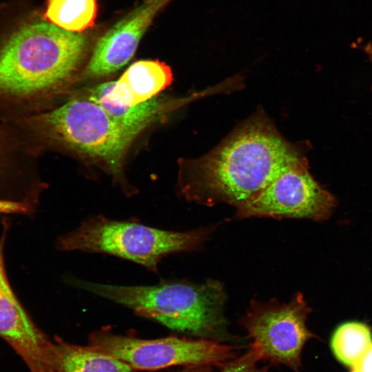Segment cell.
<instances>
[{"mask_svg": "<svg viewBox=\"0 0 372 372\" xmlns=\"http://www.w3.org/2000/svg\"><path fill=\"white\" fill-rule=\"evenodd\" d=\"M303 158L300 147L287 141L259 111L207 154L180 162V192L189 200L238 208Z\"/></svg>", "mask_w": 372, "mask_h": 372, "instance_id": "1", "label": "cell"}, {"mask_svg": "<svg viewBox=\"0 0 372 372\" xmlns=\"http://www.w3.org/2000/svg\"><path fill=\"white\" fill-rule=\"evenodd\" d=\"M87 45L83 34L48 21L14 29L0 44V118L27 116L55 94L78 69Z\"/></svg>", "mask_w": 372, "mask_h": 372, "instance_id": "2", "label": "cell"}, {"mask_svg": "<svg viewBox=\"0 0 372 372\" xmlns=\"http://www.w3.org/2000/svg\"><path fill=\"white\" fill-rule=\"evenodd\" d=\"M76 287L128 307L173 330L199 338H225V294L216 281L203 284L161 282L151 286H121L69 278Z\"/></svg>", "mask_w": 372, "mask_h": 372, "instance_id": "3", "label": "cell"}, {"mask_svg": "<svg viewBox=\"0 0 372 372\" xmlns=\"http://www.w3.org/2000/svg\"><path fill=\"white\" fill-rule=\"evenodd\" d=\"M11 123L28 149L34 145L68 149L103 163L114 174L120 172L128 149L141 133L119 124L85 97Z\"/></svg>", "mask_w": 372, "mask_h": 372, "instance_id": "4", "label": "cell"}, {"mask_svg": "<svg viewBox=\"0 0 372 372\" xmlns=\"http://www.w3.org/2000/svg\"><path fill=\"white\" fill-rule=\"evenodd\" d=\"M207 229L167 231L136 222L92 217L58 238L57 248L106 254L126 259L156 272L165 256L195 249L207 238Z\"/></svg>", "mask_w": 372, "mask_h": 372, "instance_id": "5", "label": "cell"}, {"mask_svg": "<svg viewBox=\"0 0 372 372\" xmlns=\"http://www.w3.org/2000/svg\"><path fill=\"white\" fill-rule=\"evenodd\" d=\"M89 344L124 361L135 370L198 365L220 368L239 355L237 347L216 340L176 336L142 339L105 329L92 333Z\"/></svg>", "mask_w": 372, "mask_h": 372, "instance_id": "6", "label": "cell"}, {"mask_svg": "<svg viewBox=\"0 0 372 372\" xmlns=\"http://www.w3.org/2000/svg\"><path fill=\"white\" fill-rule=\"evenodd\" d=\"M311 311L302 294L298 293L287 303L252 302L240 324L251 340L249 347L261 361L302 372L303 347L316 338L306 324Z\"/></svg>", "mask_w": 372, "mask_h": 372, "instance_id": "7", "label": "cell"}, {"mask_svg": "<svg viewBox=\"0 0 372 372\" xmlns=\"http://www.w3.org/2000/svg\"><path fill=\"white\" fill-rule=\"evenodd\" d=\"M336 201L311 176L303 158L285 168L256 198L237 208L236 216L324 220Z\"/></svg>", "mask_w": 372, "mask_h": 372, "instance_id": "8", "label": "cell"}, {"mask_svg": "<svg viewBox=\"0 0 372 372\" xmlns=\"http://www.w3.org/2000/svg\"><path fill=\"white\" fill-rule=\"evenodd\" d=\"M169 1L145 0L108 30L96 43L84 76L99 77L125 65L157 12Z\"/></svg>", "mask_w": 372, "mask_h": 372, "instance_id": "9", "label": "cell"}, {"mask_svg": "<svg viewBox=\"0 0 372 372\" xmlns=\"http://www.w3.org/2000/svg\"><path fill=\"white\" fill-rule=\"evenodd\" d=\"M0 337L30 372H47V351L51 340L33 322L13 292L8 277L0 278Z\"/></svg>", "mask_w": 372, "mask_h": 372, "instance_id": "10", "label": "cell"}, {"mask_svg": "<svg viewBox=\"0 0 372 372\" xmlns=\"http://www.w3.org/2000/svg\"><path fill=\"white\" fill-rule=\"evenodd\" d=\"M173 81L171 68L158 60H141L132 64L117 81L105 82L111 102L132 107L156 97Z\"/></svg>", "mask_w": 372, "mask_h": 372, "instance_id": "11", "label": "cell"}, {"mask_svg": "<svg viewBox=\"0 0 372 372\" xmlns=\"http://www.w3.org/2000/svg\"><path fill=\"white\" fill-rule=\"evenodd\" d=\"M47 363L55 372H135L124 361L90 344H74L59 338L51 340Z\"/></svg>", "mask_w": 372, "mask_h": 372, "instance_id": "12", "label": "cell"}, {"mask_svg": "<svg viewBox=\"0 0 372 372\" xmlns=\"http://www.w3.org/2000/svg\"><path fill=\"white\" fill-rule=\"evenodd\" d=\"M85 98L98 104L119 124L141 132L152 124L161 120L187 100L186 99L174 100L156 96L134 106H121L110 101L107 96L105 83L87 90Z\"/></svg>", "mask_w": 372, "mask_h": 372, "instance_id": "13", "label": "cell"}, {"mask_svg": "<svg viewBox=\"0 0 372 372\" xmlns=\"http://www.w3.org/2000/svg\"><path fill=\"white\" fill-rule=\"evenodd\" d=\"M96 14V0H48L43 17L65 30L80 33L94 25Z\"/></svg>", "mask_w": 372, "mask_h": 372, "instance_id": "14", "label": "cell"}, {"mask_svg": "<svg viewBox=\"0 0 372 372\" xmlns=\"http://www.w3.org/2000/svg\"><path fill=\"white\" fill-rule=\"evenodd\" d=\"M372 344L371 328L360 322H347L335 330L331 347L335 357L352 368Z\"/></svg>", "mask_w": 372, "mask_h": 372, "instance_id": "15", "label": "cell"}, {"mask_svg": "<svg viewBox=\"0 0 372 372\" xmlns=\"http://www.w3.org/2000/svg\"><path fill=\"white\" fill-rule=\"evenodd\" d=\"M27 149L14 125L0 118V184L15 172L19 151Z\"/></svg>", "mask_w": 372, "mask_h": 372, "instance_id": "16", "label": "cell"}, {"mask_svg": "<svg viewBox=\"0 0 372 372\" xmlns=\"http://www.w3.org/2000/svg\"><path fill=\"white\" fill-rule=\"evenodd\" d=\"M261 360L251 348L240 355L227 362L221 367L220 372H269L270 365H260Z\"/></svg>", "mask_w": 372, "mask_h": 372, "instance_id": "17", "label": "cell"}, {"mask_svg": "<svg viewBox=\"0 0 372 372\" xmlns=\"http://www.w3.org/2000/svg\"><path fill=\"white\" fill-rule=\"evenodd\" d=\"M32 204L30 200L0 198V214H28L32 210Z\"/></svg>", "mask_w": 372, "mask_h": 372, "instance_id": "18", "label": "cell"}, {"mask_svg": "<svg viewBox=\"0 0 372 372\" xmlns=\"http://www.w3.org/2000/svg\"><path fill=\"white\" fill-rule=\"evenodd\" d=\"M351 369L354 372H372V344Z\"/></svg>", "mask_w": 372, "mask_h": 372, "instance_id": "19", "label": "cell"}, {"mask_svg": "<svg viewBox=\"0 0 372 372\" xmlns=\"http://www.w3.org/2000/svg\"><path fill=\"white\" fill-rule=\"evenodd\" d=\"M174 372H214V366L209 365H198L183 367Z\"/></svg>", "mask_w": 372, "mask_h": 372, "instance_id": "20", "label": "cell"}, {"mask_svg": "<svg viewBox=\"0 0 372 372\" xmlns=\"http://www.w3.org/2000/svg\"><path fill=\"white\" fill-rule=\"evenodd\" d=\"M362 50L366 54L369 59L372 61V43H366Z\"/></svg>", "mask_w": 372, "mask_h": 372, "instance_id": "21", "label": "cell"}, {"mask_svg": "<svg viewBox=\"0 0 372 372\" xmlns=\"http://www.w3.org/2000/svg\"><path fill=\"white\" fill-rule=\"evenodd\" d=\"M47 372H55L53 369H50L49 371H48Z\"/></svg>", "mask_w": 372, "mask_h": 372, "instance_id": "22", "label": "cell"}, {"mask_svg": "<svg viewBox=\"0 0 372 372\" xmlns=\"http://www.w3.org/2000/svg\"><path fill=\"white\" fill-rule=\"evenodd\" d=\"M351 372H354V371H351Z\"/></svg>", "mask_w": 372, "mask_h": 372, "instance_id": "23", "label": "cell"}]
</instances>
